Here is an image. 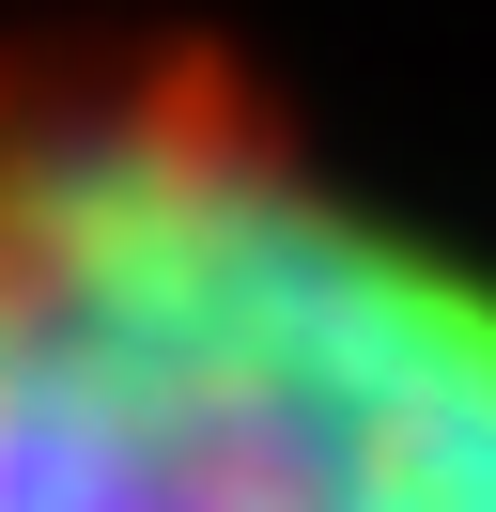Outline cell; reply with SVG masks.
I'll return each mask as SVG.
<instances>
[{
	"mask_svg": "<svg viewBox=\"0 0 496 512\" xmlns=\"http://www.w3.org/2000/svg\"><path fill=\"white\" fill-rule=\"evenodd\" d=\"M0 512H496V264L217 32H16Z\"/></svg>",
	"mask_w": 496,
	"mask_h": 512,
	"instance_id": "cell-1",
	"label": "cell"
}]
</instances>
